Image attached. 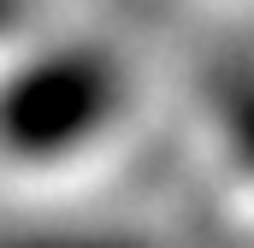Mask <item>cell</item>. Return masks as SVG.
<instances>
[{
    "mask_svg": "<svg viewBox=\"0 0 254 248\" xmlns=\"http://www.w3.org/2000/svg\"><path fill=\"white\" fill-rule=\"evenodd\" d=\"M113 89L101 77V65H42L36 77H24L6 107H0V136L12 148H65L77 130L107 119Z\"/></svg>",
    "mask_w": 254,
    "mask_h": 248,
    "instance_id": "1",
    "label": "cell"
},
{
    "mask_svg": "<svg viewBox=\"0 0 254 248\" xmlns=\"http://www.w3.org/2000/svg\"><path fill=\"white\" fill-rule=\"evenodd\" d=\"M36 248H89V243H36ZM95 248H113V243H95Z\"/></svg>",
    "mask_w": 254,
    "mask_h": 248,
    "instance_id": "2",
    "label": "cell"
}]
</instances>
